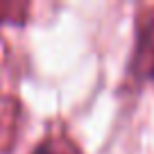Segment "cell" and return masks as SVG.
<instances>
[{
  "mask_svg": "<svg viewBox=\"0 0 154 154\" xmlns=\"http://www.w3.org/2000/svg\"><path fill=\"white\" fill-rule=\"evenodd\" d=\"M127 72L134 82H154V9L136 20V36Z\"/></svg>",
  "mask_w": 154,
  "mask_h": 154,
  "instance_id": "cell-1",
  "label": "cell"
},
{
  "mask_svg": "<svg viewBox=\"0 0 154 154\" xmlns=\"http://www.w3.org/2000/svg\"><path fill=\"white\" fill-rule=\"evenodd\" d=\"M32 154H59V152H57V145L48 138V140H41V143L32 149Z\"/></svg>",
  "mask_w": 154,
  "mask_h": 154,
  "instance_id": "cell-2",
  "label": "cell"
}]
</instances>
